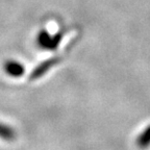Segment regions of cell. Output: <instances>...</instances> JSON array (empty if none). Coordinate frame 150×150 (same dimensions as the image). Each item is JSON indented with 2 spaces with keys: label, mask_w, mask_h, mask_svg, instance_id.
I'll use <instances>...</instances> for the list:
<instances>
[{
  "label": "cell",
  "mask_w": 150,
  "mask_h": 150,
  "mask_svg": "<svg viewBox=\"0 0 150 150\" xmlns=\"http://www.w3.org/2000/svg\"><path fill=\"white\" fill-rule=\"evenodd\" d=\"M64 38V31H57L54 35H51L46 29H41L37 35V44L41 49L54 50L59 46Z\"/></svg>",
  "instance_id": "obj_1"
},
{
  "label": "cell",
  "mask_w": 150,
  "mask_h": 150,
  "mask_svg": "<svg viewBox=\"0 0 150 150\" xmlns=\"http://www.w3.org/2000/svg\"><path fill=\"white\" fill-rule=\"evenodd\" d=\"M0 139L4 141H13L16 139V131L6 123L0 122Z\"/></svg>",
  "instance_id": "obj_3"
},
{
  "label": "cell",
  "mask_w": 150,
  "mask_h": 150,
  "mask_svg": "<svg viewBox=\"0 0 150 150\" xmlns=\"http://www.w3.org/2000/svg\"><path fill=\"white\" fill-rule=\"evenodd\" d=\"M137 145L140 148H147L150 146V125L138 137Z\"/></svg>",
  "instance_id": "obj_4"
},
{
  "label": "cell",
  "mask_w": 150,
  "mask_h": 150,
  "mask_svg": "<svg viewBox=\"0 0 150 150\" xmlns=\"http://www.w3.org/2000/svg\"><path fill=\"white\" fill-rule=\"evenodd\" d=\"M3 69H4L5 73H6L8 76L14 78H19L22 77L23 74L25 73V68L24 66L22 65L20 62L15 61V59H9L4 63L3 66Z\"/></svg>",
  "instance_id": "obj_2"
}]
</instances>
